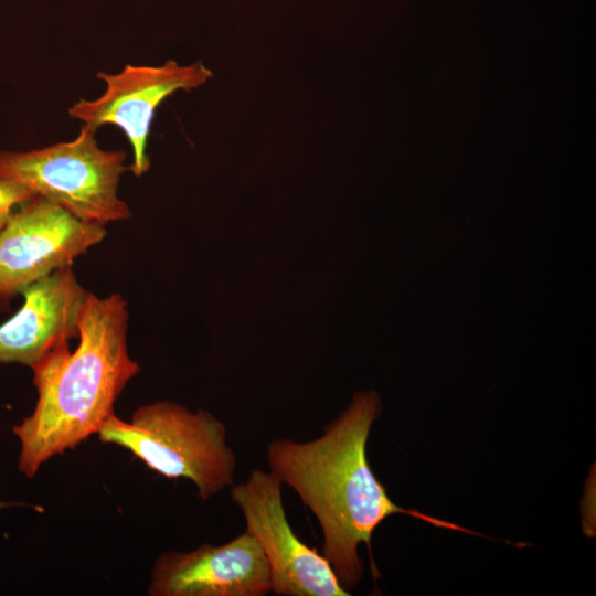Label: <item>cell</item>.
Here are the masks:
<instances>
[{"instance_id":"1","label":"cell","mask_w":596,"mask_h":596,"mask_svg":"<svg viewBox=\"0 0 596 596\" xmlns=\"http://www.w3.org/2000/svg\"><path fill=\"white\" fill-rule=\"evenodd\" d=\"M379 395L354 394L349 406L309 441L279 438L267 446L269 470L292 488L321 528L322 555L349 592L364 574L359 546L371 554L376 528L393 514H406L438 528H466L397 505L373 473L366 457L371 427L381 415Z\"/></svg>"},{"instance_id":"2","label":"cell","mask_w":596,"mask_h":596,"mask_svg":"<svg viewBox=\"0 0 596 596\" xmlns=\"http://www.w3.org/2000/svg\"><path fill=\"white\" fill-rule=\"evenodd\" d=\"M127 301L119 294H89L75 351L63 342L35 363L33 412L12 433L20 443L19 470L32 479L47 460L97 434L126 384L139 372L128 353Z\"/></svg>"},{"instance_id":"3","label":"cell","mask_w":596,"mask_h":596,"mask_svg":"<svg viewBox=\"0 0 596 596\" xmlns=\"http://www.w3.org/2000/svg\"><path fill=\"white\" fill-rule=\"evenodd\" d=\"M97 435L166 478L190 480L203 501L234 485L236 456L226 427L205 409L160 401L138 407L130 422L110 415Z\"/></svg>"},{"instance_id":"4","label":"cell","mask_w":596,"mask_h":596,"mask_svg":"<svg viewBox=\"0 0 596 596\" xmlns=\"http://www.w3.org/2000/svg\"><path fill=\"white\" fill-rule=\"evenodd\" d=\"M96 130L82 125L77 137L30 151H0V179L19 182L76 217L105 225L131 216L118 196L127 153L104 150Z\"/></svg>"},{"instance_id":"5","label":"cell","mask_w":596,"mask_h":596,"mask_svg":"<svg viewBox=\"0 0 596 596\" xmlns=\"http://www.w3.org/2000/svg\"><path fill=\"white\" fill-rule=\"evenodd\" d=\"M281 481L255 468L233 485L231 498L246 530L259 543L270 570L272 592L280 596H349L329 562L294 532L283 504Z\"/></svg>"},{"instance_id":"6","label":"cell","mask_w":596,"mask_h":596,"mask_svg":"<svg viewBox=\"0 0 596 596\" xmlns=\"http://www.w3.org/2000/svg\"><path fill=\"white\" fill-rule=\"evenodd\" d=\"M103 224L73 215L36 195L21 205L0 232V308L36 280L103 241Z\"/></svg>"},{"instance_id":"7","label":"cell","mask_w":596,"mask_h":596,"mask_svg":"<svg viewBox=\"0 0 596 596\" xmlns=\"http://www.w3.org/2000/svg\"><path fill=\"white\" fill-rule=\"evenodd\" d=\"M212 76L202 62L181 65L168 60L158 66L127 64L116 74L98 72L96 77L105 82V92L93 100L79 99L67 113L95 130L108 124L119 127L132 148L129 170L140 177L150 168L147 146L158 106L175 92H190Z\"/></svg>"},{"instance_id":"8","label":"cell","mask_w":596,"mask_h":596,"mask_svg":"<svg viewBox=\"0 0 596 596\" xmlns=\"http://www.w3.org/2000/svg\"><path fill=\"white\" fill-rule=\"evenodd\" d=\"M270 592L268 562L247 531L222 545L162 553L148 587L151 596H265Z\"/></svg>"},{"instance_id":"9","label":"cell","mask_w":596,"mask_h":596,"mask_svg":"<svg viewBox=\"0 0 596 596\" xmlns=\"http://www.w3.org/2000/svg\"><path fill=\"white\" fill-rule=\"evenodd\" d=\"M89 294L72 265L28 286L21 308L0 326V363L32 368L58 344L78 338Z\"/></svg>"},{"instance_id":"10","label":"cell","mask_w":596,"mask_h":596,"mask_svg":"<svg viewBox=\"0 0 596 596\" xmlns=\"http://www.w3.org/2000/svg\"><path fill=\"white\" fill-rule=\"evenodd\" d=\"M35 196L36 194L25 185L12 180L0 179V232L15 212L14 210Z\"/></svg>"},{"instance_id":"11","label":"cell","mask_w":596,"mask_h":596,"mask_svg":"<svg viewBox=\"0 0 596 596\" xmlns=\"http://www.w3.org/2000/svg\"><path fill=\"white\" fill-rule=\"evenodd\" d=\"M11 505H15V503L0 501V509L6 508V507H11Z\"/></svg>"}]
</instances>
